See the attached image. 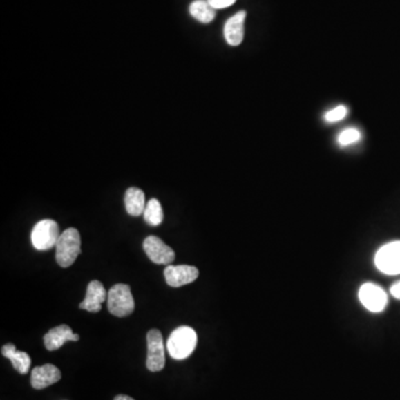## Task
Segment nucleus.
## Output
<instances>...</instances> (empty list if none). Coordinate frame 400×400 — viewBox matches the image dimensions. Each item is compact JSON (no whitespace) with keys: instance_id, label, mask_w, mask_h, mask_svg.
Instances as JSON below:
<instances>
[{"instance_id":"nucleus-1","label":"nucleus","mask_w":400,"mask_h":400,"mask_svg":"<svg viewBox=\"0 0 400 400\" xmlns=\"http://www.w3.org/2000/svg\"><path fill=\"white\" fill-rule=\"evenodd\" d=\"M197 346V334L193 328L179 327L168 338L167 350L173 359L182 361L193 354Z\"/></svg>"},{"instance_id":"nucleus-2","label":"nucleus","mask_w":400,"mask_h":400,"mask_svg":"<svg viewBox=\"0 0 400 400\" xmlns=\"http://www.w3.org/2000/svg\"><path fill=\"white\" fill-rule=\"evenodd\" d=\"M80 235L76 228H68L60 235L56 244V261L60 267L67 268L76 261L82 253Z\"/></svg>"},{"instance_id":"nucleus-3","label":"nucleus","mask_w":400,"mask_h":400,"mask_svg":"<svg viewBox=\"0 0 400 400\" xmlns=\"http://www.w3.org/2000/svg\"><path fill=\"white\" fill-rule=\"evenodd\" d=\"M108 310L116 317H127L135 309V301L131 287L126 284H117L108 292Z\"/></svg>"},{"instance_id":"nucleus-4","label":"nucleus","mask_w":400,"mask_h":400,"mask_svg":"<svg viewBox=\"0 0 400 400\" xmlns=\"http://www.w3.org/2000/svg\"><path fill=\"white\" fill-rule=\"evenodd\" d=\"M60 235L57 222L51 219H44L32 228V242L37 250L51 249L57 244Z\"/></svg>"},{"instance_id":"nucleus-5","label":"nucleus","mask_w":400,"mask_h":400,"mask_svg":"<svg viewBox=\"0 0 400 400\" xmlns=\"http://www.w3.org/2000/svg\"><path fill=\"white\" fill-rule=\"evenodd\" d=\"M147 361L148 370L153 372H160L165 367V346L162 332L158 330H151L147 334Z\"/></svg>"},{"instance_id":"nucleus-6","label":"nucleus","mask_w":400,"mask_h":400,"mask_svg":"<svg viewBox=\"0 0 400 400\" xmlns=\"http://www.w3.org/2000/svg\"><path fill=\"white\" fill-rule=\"evenodd\" d=\"M375 264L378 270L386 275L400 274V242H389L378 250Z\"/></svg>"},{"instance_id":"nucleus-7","label":"nucleus","mask_w":400,"mask_h":400,"mask_svg":"<svg viewBox=\"0 0 400 400\" xmlns=\"http://www.w3.org/2000/svg\"><path fill=\"white\" fill-rule=\"evenodd\" d=\"M359 299L363 307L372 312H383L388 303L386 292L372 283H367L361 287Z\"/></svg>"},{"instance_id":"nucleus-8","label":"nucleus","mask_w":400,"mask_h":400,"mask_svg":"<svg viewBox=\"0 0 400 400\" xmlns=\"http://www.w3.org/2000/svg\"><path fill=\"white\" fill-rule=\"evenodd\" d=\"M144 250H145L148 258L151 259L155 264L167 265L168 266L175 260V257H176V254L173 251V248L169 247L156 236H149L145 239Z\"/></svg>"},{"instance_id":"nucleus-9","label":"nucleus","mask_w":400,"mask_h":400,"mask_svg":"<svg viewBox=\"0 0 400 400\" xmlns=\"http://www.w3.org/2000/svg\"><path fill=\"white\" fill-rule=\"evenodd\" d=\"M164 275L169 286L178 288L184 285L191 284L193 281L196 280L198 278L199 272L195 266L168 265L164 270Z\"/></svg>"},{"instance_id":"nucleus-10","label":"nucleus","mask_w":400,"mask_h":400,"mask_svg":"<svg viewBox=\"0 0 400 400\" xmlns=\"http://www.w3.org/2000/svg\"><path fill=\"white\" fill-rule=\"evenodd\" d=\"M61 379V372L57 367L46 363L44 366L36 367L32 369L30 383L32 388L40 389L47 388V387L58 383Z\"/></svg>"},{"instance_id":"nucleus-11","label":"nucleus","mask_w":400,"mask_h":400,"mask_svg":"<svg viewBox=\"0 0 400 400\" xmlns=\"http://www.w3.org/2000/svg\"><path fill=\"white\" fill-rule=\"evenodd\" d=\"M79 341V335L74 334L70 327L67 326V325L55 327L44 336L46 350H49V352L59 350L60 347L63 346L64 343H67V341Z\"/></svg>"},{"instance_id":"nucleus-12","label":"nucleus","mask_w":400,"mask_h":400,"mask_svg":"<svg viewBox=\"0 0 400 400\" xmlns=\"http://www.w3.org/2000/svg\"><path fill=\"white\" fill-rule=\"evenodd\" d=\"M106 299H108V294L106 292L104 285L98 280L91 281L87 287L85 301L80 303L79 308L89 312H99Z\"/></svg>"},{"instance_id":"nucleus-13","label":"nucleus","mask_w":400,"mask_h":400,"mask_svg":"<svg viewBox=\"0 0 400 400\" xmlns=\"http://www.w3.org/2000/svg\"><path fill=\"white\" fill-rule=\"evenodd\" d=\"M246 12L242 10L234 15L233 17L226 21L224 26V37L228 45L239 46L244 40L245 35V19H246Z\"/></svg>"},{"instance_id":"nucleus-14","label":"nucleus","mask_w":400,"mask_h":400,"mask_svg":"<svg viewBox=\"0 0 400 400\" xmlns=\"http://www.w3.org/2000/svg\"><path fill=\"white\" fill-rule=\"evenodd\" d=\"M1 354L3 357L8 358L9 361H12V367L21 375H25L29 372L32 359L27 352H18L14 343H6L5 346H3Z\"/></svg>"},{"instance_id":"nucleus-15","label":"nucleus","mask_w":400,"mask_h":400,"mask_svg":"<svg viewBox=\"0 0 400 400\" xmlns=\"http://www.w3.org/2000/svg\"><path fill=\"white\" fill-rule=\"evenodd\" d=\"M125 206L131 216H140L146 208L145 193L137 187L128 188L125 193Z\"/></svg>"},{"instance_id":"nucleus-16","label":"nucleus","mask_w":400,"mask_h":400,"mask_svg":"<svg viewBox=\"0 0 400 400\" xmlns=\"http://www.w3.org/2000/svg\"><path fill=\"white\" fill-rule=\"evenodd\" d=\"M189 12L199 23H210L216 17V9L210 6L208 0H193Z\"/></svg>"},{"instance_id":"nucleus-17","label":"nucleus","mask_w":400,"mask_h":400,"mask_svg":"<svg viewBox=\"0 0 400 400\" xmlns=\"http://www.w3.org/2000/svg\"><path fill=\"white\" fill-rule=\"evenodd\" d=\"M144 218L151 226H159L164 220V211L158 199L151 198L146 204Z\"/></svg>"},{"instance_id":"nucleus-18","label":"nucleus","mask_w":400,"mask_h":400,"mask_svg":"<svg viewBox=\"0 0 400 400\" xmlns=\"http://www.w3.org/2000/svg\"><path fill=\"white\" fill-rule=\"evenodd\" d=\"M361 131L357 128H347L341 131L337 137L338 145L341 147H348V146L355 145L361 140Z\"/></svg>"},{"instance_id":"nucleus-19","label":"nucleus","mask_w":400,"mask_h":400,"mask_svg":"<svg viewBox=\"0 0 400 400\" xmlns=\"http://www.w3.org/2000/svg\"><path fill=\"white\" fill-rule=\"evenodd\" d=\"M347 114H348V109H347L346 106L339 105L336 108L327 111L326 114H325V120L327 122H330V124L341 122V120L346 118Z\"/></svg>"},{"instance_id":"nucleus-20","label":"nucleus","mask_w":400,"mask_h":400,"mask_svg":"<svg viewBox=\"0 0 400 400\" xmlns=\"http://www.w3.org/2000/svg\"><path fill=\"white\" fill-rule=\"evenodd\" d=\"M237 0H208L210 6L213 9H224L233 6Z\"/></svg>"},{"instance_id":"nucleus-21","label":"nucleus","mask_w":400,"mask_h":400,"mask_svg":"<svg viewBox=\"0 0 400 400\" xmlns=\"http://www.w3.org/2000/svg\"><path fill=\"white\" fill-rule=\"evenodd\" d=\"M390 294H392V297L400 301V280L392 285V288H390Z\"/></svg>"},{"instance_id":"nucleus-22","label":"nucleus","mask_w":400,"mask_h":400,"mask_svg":"<svg viewBox=\"0 0 400 400\" xmlns=\"http://www.w3.org/2000/svg\"><path fill=\"white\" fill-rule=\"evenodd\" d=\"M114 400H135L133 398L129 397V396H126V394H118L115 397Z\"/></svg>"}]
</instances>
